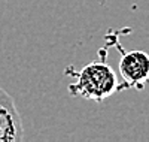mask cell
Segmentation results:
<instances>
[{"mask_svg": "<svg viewBox=\"0 0 149 142\" xmlns=\"http://www.w3.org/2000/svg\"><path fill=\"white\" fill-rule=\"evenodd\" d=\"M72 96L102 102L118 90L116 75L104 63H90L78 73V79L69 87Z\"/></svg>", "mask_w": 149, "mask_h": 142, "instance_id": "1", "label": "cell"}, {"mask_svg": "<svg viewBox=\"0 0 149 142\" xmlns=\"http://www.w3.org/2000/svg\"><path fill=\"white\" fill-rule=\"evenodd\" d=\"M24 127L12 96L0 87V142H21Z\"/></svg>", "mask_w": 149, "mask_h": 142, "instance_id": "2", "label": "cell"}, {"mask_svg": "<svg viewBox=\"0 0 149 142\" xmlns=\"http://www.w3.org/2000/svg\"><path fill=\"white\" fill-rule=\"evenodd\" d=\"M119 73L130 88L142 90L149 81V54L145 51H130L119 61Z\"/></svg>", "mask_w": 149, "mask_h": 142, "instance_id": "3", "label": "cell"}]
</instances>
